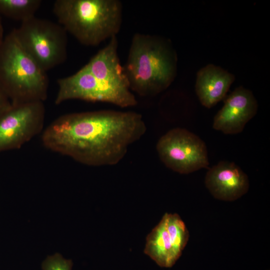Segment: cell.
Listing matches in <instances>:
<instances>
[{
	"mask_svg": "<svg viewBox=\"0 0 270 270\" xmlns=\"http://www.w3.org/2000/svg\"><path fill=\"white\" fill-rule=\"evenodd\" d=\"M189 236L180 216L166 213L147 236L144 252L160 266L171 268L181 256Z\"/></svg>",
	"mask_w": 270,
	"mask_h": 270,
	"instance_id": "cell-9",
	"label": "cell"
},
{
	"mask_svg": "<svg viewBox=\"0 0 270 270\" xmlns=\"http://www.w3.org/2000/svg\"><path fill=\"white\" fill-rule=\"evenodd\" d=\"M235 80L234 76L213 64H208L196 73L195 90L202 104L211 108L224 99Z\"/></svg>",
	"mask_w": 270,
	"mask_h": 270,
	"instance_id": "cell-12",
	"label": "cell"
},
{
	"mask_svg": "<svg viewBox=\"0 0 270 270\" xmlns=\"http://www.w3.org/2000/svg\"><path fill=\"white\" fill-rule=\"evenodd\" d=\"M45 113L42 102L12 104L0 116V152L18 149L42 132Z\"/></svg>",
	"mask_w": 270,
	"mask_h": 270,
	"instance_id": "cell-8",
	"label": "cell"
},
{
	"mask_svg": "<svg viewBox=\"0 0 270 270\" xmlns=\"http://www.w3.org/2000/svg\"><path fill=\"white\" fill-rule=\"evenodd\" d=\"M177 62L176 52L168 39L136 33L123 69L130 90L140 96H152L174 82Z\"/></svg>",
	"mask_w": 270,
	"mask_h": 270,
	"instance_id": "cell-2",
	"label": "cell"
},
{
	"mask_svg": "<svg viewBox=\"0 0 270 270\" xmlns=\"http://www.w3.org/2000/svg\"><path fill=\"white\" fill-rule=\"evenodd\" d=\"M205 185L216 199L232 202L245 194L249 188L247 174L233 162L220 161L209 168Z\"/></svg>",
	"mask_w": 270,
	"mask_h": 270,
	"instance_id": "cell-11",
	"label": "cell"
},
{
	"mask_svg": "<svg viewBox=\"0 0 270 270\" xmlns=\"http://www.w3.org/2000/svg\"><path fill=\"white\" fill-rule=\"evenodd\" d=\"M118 0H56L52 10L58 22L80 42L96 46L116 36L122 22Z\"/></svg>",
	"mask_w": 270,
	"mask_h": 270,
	"instance_id": "cell-3",
	"label": "cell"
},
{
	"mask_svg": "<svg viewBox=\"0 0 270 270\" xmlns=\"http://www.w3.org/2000/svg\"><path fill=\"white\" fill-rule=\"evenodd\" d=\"M118 46L116 36L112 38L84 67L96 78L112 86L130 90L118 55Z\"/></svg>",
	"mask_w": 270,
	"mask_h": 270,
	"instance_id": "cell-13",
	"label": "cell"
},
{
	"mask_svg": "<svg viewBox=\"0 0 270 270\" xmlns=\"http://www.w3.org/2000/svg\"><path fill=\"white\" fill-rule=\"evenodd\" d=\"M57 83L54 102L58 105L72 100L104 102L123 108L138 104L130 90L112 86L96 78L84 66L71 76L58 79Z\"/></svg>",
	"mask_w": 270,
	"mask_h": 270,
	"instance_id": "cell-6",
	"label": "cell"
},
{
	"mask_svg": "<svg viewBox=\"0 0 270 270\" xmlns=\"http://www.w3.org/2000/svg\"><path fill=\"white\" fill-rule=\"evenodd\" d=\"M156 149L163 164L181 174L206 168L209 164L204 142L185 128H176L168 131L159 138Z\"/></svg>",
	"mask_w": 270,
	"mask_h": 270,
	"instance_id": "cell-7",
	"label": "cell"
},
{
	"mask_svg": "<svg viewBox=\"0 0 270 270\" xmlns=\"http://www.w3.org/2000/svg\"><path fill=\"white\" fill-rule=\"evenodd\" d=\"M12 31L22 48L46 72L66 61L68 32L58 23L34 16Z\"/></svg>",
	"mask_w": 270,
	"mask_h": 270,
	"instance_id": "cell-5",
	"label": "cell"
},
{
	"mask_svg": "<svg viewBox=\"0 0 270 270\" xmlns=\"http://www.w3.org/2000/svg\"><path fill=\"white\" fill-rule=\"evenodd\" d=\"M4 28H3V25L2 23V20L1 18V16L0 15V46L2 42V41L4 38Z\"/></svg>",
	"mask_w": 270,
	"mask_h": 270,
	"instance_id": "cell-17",
	"label": "cell"
},
{
	"mask_svg": "<svg viewBox=\"0 0 270 270\" xmlns=\"http://www.w3.org/2000/svg\"><path fill=\"white\" fill-rule=\"evenodd\" d=\"M12 106L7 94L0 85V116Z\"/></svg>",
	"mask_w": 270,
	"mask_h": 270,
	"instance_id": "cell-16",
	"label": "cell"
},
{
	"mask_svg": "<svg viewBox=\"0 0 270 270\" xmlns=\"http://www.w3.org/2000/svg\"><path fill=\"white\" fill-rule=\"evenodd\" d=\"M48 84L46 72L26 52L11 31L0 46V85L12 104L44 102Z\"/></svg>",
	"mask_w": 270,
	"mask_h": 270,
	"instance_id": "cell-4",
	"label": "cell"
},
{
	"mask_svg": "<svg viewBox=\"0 0 270 270\" xmlns=\"http://www.w3.org/2000/svg\"><path fill=\"white\" fill-rule=\"evenodd\" d=\"M258 108L252 92L238 86L225 99L223 106L214 117L212 128L226 134H238L256 114Z\"/></svg>",
	"mask_w": 270,
	"mask_h": 270,
	"instance_id": "cell-10",
	"label": "cell"
},
{
	"mask_svg": "<svg viewBox=\"0 0 270 270\" xmlns=\"http://www.w3.org/2000/svg\"><path fill=\"white\" fill-rule=\"evenodd\" d=\"M42 3L40 0H0V15L22 22L34 16Z\"/></svg>",
	"mask_w": 270,
	"mask_h": 270,
	"instance_id": "cell-14",
	"label": "cell"
},
{
	"mask_svg": "<svg viewBox=\"0 0 270 270\" xmlns=\"http://www.w3.org/2000/svg\"><path fill=\"white\" fill-rule=\"evenodd\" d=\"M72 260L56 252L47 256L41 264L42 270H72Z\"/></svg>",
	"mask_w": 270,
	"mask_h": 270,
	"instance_id": "cell-15",
	"label": "cell"
},
{
	"mask_svg": "<svg viewBox=\"0 0 270 270\" xmlns=\"http://www.w3.org/2000/svg\"><path fill=\"white\" fill-rule=\"evenodd\" d=\"M142 116L133 112L101 110L62 115L42 134L46 148L94 166L118 164L128 147L145 134Z\"/></svg>",
	"mask_w": 270,
	"mask_h": 270,
	"instance_id": "cell-1",
	"label": "cell"
}]
</instances>
